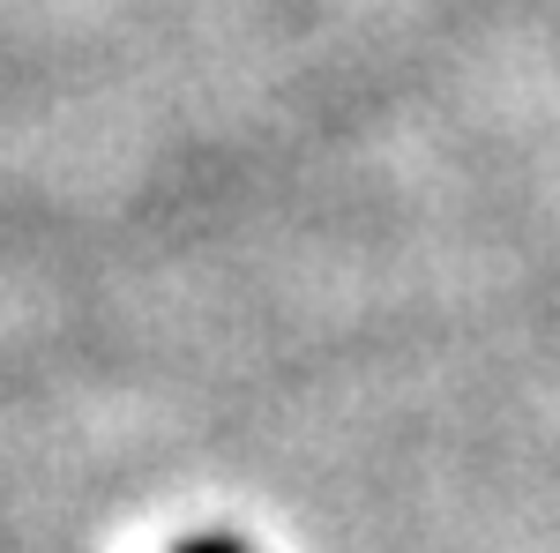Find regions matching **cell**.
<instances>
[{"label": "cell", "mask_w": 560, "mask_h": 553, "mask_svg": "<svg viewBox=\"0 0 560 553\" xmlns=\"http://www.w3.org/2000/svg\"><path fill=\"white\" fill-rule=\"evenodd\" d=\"M179 553H247V546H232V539H195V546H179Z\"/></svg>", "instance_id": "cell-1"}]
</instances>
